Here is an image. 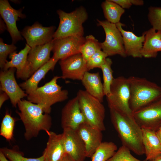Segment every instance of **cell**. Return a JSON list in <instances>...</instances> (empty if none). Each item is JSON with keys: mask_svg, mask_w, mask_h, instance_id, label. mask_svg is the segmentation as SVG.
<instances>
[{"mask_svg": "<svg viewBox=\"0 0 161 161\" xmlns=\"http://www.w3.org/2000/svg\"><path fill=\"white\" fill-rule=\"evenodd\" d=\"M112 123L117 132L122 145L139 156L145 154L142 128L133 116L109 109Z\"/></svg>", "mask_w": 161, "mask_h": 161, "instance_id": "obj_1", "label": "cell"}, {"mask_svg": "<svg viewBox=\"0 0 161 161\" xmlns=\"http://www.w3.org/2000/svg\"><path fill=\"white\" fill-rule=\"evenodd\" d=\"M19 111L16 112L22 121L25 128V139L29 140L36 137L41 131L47 134L52 124L51 117L44 112L42 107L27 100H21L17 104Z\"/></svg>", "mask_w": 161, "mask_h": 161, "instance_id": "obj_2", "label": "cell"}, {"mask_svg": "<svg viewBox=\"0 0 161 161\" xmlns=\"http://www.w3.org/2000/svg\"><path fill=\"white\" fill-rule=\"evenodd\" d=\"M128 78L130 93L129 106L133 113L161 98V87L155 83L133 76Z\"/></svg>", "mask_w": 161, "mask_h": 161, "instance_id": "obj_3", "label": "cell"}, {"mask_svg": "<svg viewBox=\"0 0 161 161\" xmlns=\"http://www.w3.org/2000/svg\"><path fill=\"white\" fill-rule=\"evenodd\" d=\"M60 78H62L61 76H55L49 81L28 95L27 100L40 105L44 113L49 114L52 105L64 101L68 97V91L62 89V87L57 83V80Z\"/></svg>", "mask_w": 161, "mask_h": 161, "instance_id": "obj_4", "label": "cell"}, {"mask_svg": "<svg viewBox=\"0 0 161 161\" xmlns=\"http://www.w3.org/2000/svg\"><path fill=\"white\" fill-rule=\"evenodd\" d=\"M57 13L60 22L54 34L53 40L72 36H83V24L88 18V13L84 7H80L69 13L59 10Z\"/></svg>", "mask_w": 161, "mask_h": 161, "instance_id": "obj_5", "label": "cell"}, {"mask_svg": "<svg viewBox=\"0 0 161 161\" xmlns=\"http://www.w3.org/2000/svg\"><path fill=\"white\" fill-rule=\"evenodd\" d=\"M76 96L86 123L102 131H105V110L102 103L86 90H79Z\"/></svg>", "mask_w": 161, "mask_h": 161, "instance_id": "obj_6", "label": "cell"}, {"mask_svg": "<svg viewBox=\"0 0 161 161\" xmlns=\"http://www.w3.org/2000/svg\"><path fill=\"white\" fill-rule=\"evenodd\" d=\"M130 95L128 78L123 76L114 78L111 86L110 94L106 97L109 108L133 116L129 106Z\"/></svg>", "mask_w": 161, "mask_h": 161, "instance_id": "obj_7", "label": "cell"}, {"mask_svg": "<svg viewBox=\"0 0 161 161\" xmlns=\"http://www.w3.org/2000/svg\"><path fill=\"white\" fill-rule=\"evenodd\" d=\"M97 25L103 27L106 38L101 43V49L108 56L119 55L123 57L127 56L124 49L122 34L115 24L106 20L97 19Z\"/></svg>", "mask_w": 161, "mask_h": 161, "instance_id": "obj_8", "label": "cell"}, {"mask_svg": "<svg viewBox=\"0 0 161 161\" xmlns=\"http://www.w3.org/2000/svg\"><path fill=\"white\" fill-rule=\"evenodd\" d=\"M133 117L142 129L156 131L161 126V98L134 112Z\"/></svg>", "mask_w": 161, "mask_h": 161, "instance_id": "obj_9", "label": "cell"}, {"mask_svg": "<svg viewBox=\"0 0 161 161\" xmlns=\"http://www.w3.org/2000/svg\"><path fill=\"white\" fill-rule=\"evenodd\" d=\"M59 64L61 76L64 79L81 80L85 73L88 72L86 62L80 53L60 60Z\"/></svg>", "mask_w": 161, "mask_h": 161, "instance_id": "obj_10", "label": "cell"}, {"mask_svg": "<svg viewBox=\"0 0 161 161\" xmlns=\"http://www.w3.org/2000/svg\"><path fill=\"white\" fill-rule=\"evenodd\" d=\"M85 41V37L75 36L53 40L52 57L58 61L80 53Z\"/></svg>", "mask_w": 161, "mask_h": 161, "instance_id": "obj_11", "label": "cell"}, {"mask_svg": "<svg viewBox=\"0 0 161 161\" xmlns=\"http://www.w3.org/2000/svg\"><path fill=\"white\" fill-rule=\"evenodd\" d=\"M16 69L10 68L0 72V90L7 95L15 107H16L20 100L28 95L17 83L14 75Z\"/></svg>", "mask_w": 161, "mask_h": 161, "instance_id": "obj_12", "label": "cell"}, {"mask_svg": "<svg viewBox=\"0 0 161 161\" xmlns=\"http://www.w3.org/2000/svg\"><path fill=\"white\" fill-rule=\"evenodd\" d=\"M55 27H43L38 22L25 27L21 32L31 48L45 44L53 39Z\"/></svg>", "mask_w": 161, "mask_h": 161, "instance_id": "obj_13", "label": "cell"}, {"mask_svg": "<svg viewBox=\"0 0 161 161\" xmlns=\"http://www.w3.org/2000/svg\"><path fill=\"white\" fill-rule=\"evenodd\" d=\"M86 123L80 109L77 96L69 100L63 108L61 123L63 130H76L81 124Z\"/></svg>", "mask_w": 161, "mask_h": 161, "instance_id": "obj_14", "label": "cell"}, {"mask_svg": "<svg viewBox=\"0 0 161 161\" xmlns=\"http://www.w3.org/2000/svg\"><path fill=\"white\" fill-rule=\"evenodd\" d=\"M21 9L16 10L13 8L7 0L0 1V14L6 24L13 44L23 39L16 25V22L19 18L25 17Z\"/></svg>", "mask_w": 161, "mask_h": 161, "instance_id": "obj_15", "label": "cell"}, {"mask_svg": "<svg viewBox=\"0 0 161 161\" xmlns=\"http://www.w3.org/2000/svg\"><path fill=\"white\" fill-rule=\"evenodd\" d=\"M31 49L26 44L24 48L18 53L15 51L11 53L9 55L10 61L6 62L2 70L5 71L10 68H15L16 69L17 78L27 80L32 75L30 68L27 61L28 55Z\"/></svg>", "mask_w": 161, "mask_h": 161, "instance_id": "obj_16", "label": "cell"}, {"mask_svg": "<svg viewBox=\"0 0 161 161\" xmlns=\"http://www.w3.org/2000/svg\"><path fill=\"white\" fill-rule=\"evenodd\" d=\"M62 134L66 153L75 161H84L86 157L85 146L76 131L64 129Z\"/></svg>", "mask_w": 161, "mask_h": 161, "instance_id": "obj_17", "label": "cell"}, {"mask_svg": "<svg viewBox=\"0 0 161 161\" xmlns=\"http://www.w3.org/2000/svg\"><path fill=\"white\" fill-rule=\"evenodd\" d=\"M76 131L84 143L86 157H91L102 142V131L86 123L80 125Z\"/></svg>", "mask_w": 161, "mask_h": 161, "instance_id": "obj_18", "label": "cell"}, {"mask_svg": "<svg viewBox=\"0 0 161 161\" xmlns=\"http://www.w3.org/2000/svg\"><path fill=\"white\" fill-rule=\"evenodd\" d=\"M48 141L43 153L45 161H62L66 154L62 133L49 131Z\"/></svg>", "mask_w": 161, "mask_h": 161, "instance_id": "obj_19", "label": "cell"}, {"mask_svg": "<svg viewBox=\"0 0 161 161\" xmlns=\"http://www.w3.org/2000/svg\"><path fill=\"white\" fill-rule=\"evenodd\" d=\"M116 25L122 34L126 56L134 58H142L141 51L145 41V32L142 36H138L132 32L124 30L122 27L124 25L120 22Z\"/></svg>", "mask_w": 161, "mask_h": 161, "instance_id": "obj_20", "label": "cell"}, {"mask_svg": "<svg viewBox=\"0 0 161 161\" xmlns=\"http://www.w3.org/2000/svg\"><path fill=\"white\" fill-rule=\"evenodd\" d=\"M53 47V40L43 45L31 48L27 61L30 66L32 75L51 58L50 52Z\"/></svg>", "mask_w": 161, "mask_h": 161, "instance_id": "obj_21", "label": "cell"}, {"mask_svg": "<svg viewBox=\"0 0 161 161\" xmlns=\"http://www.w3.org/2000/svg\"><path fill=\"white\" fill-rule=\"evenodd\" d=\"M58 60L52 57L45 64L36 70L30 77L19 85L27 95L35 91L40 81L50 70L53 71Z\"/></svg>", "mask_w": 161, "mask_h": 161, "instance_id": "obj_22", "label": "cell"}, {"mask_svg": "<svg viewBox=\"0 0 161 161\" xmlns=\"http://www.w3.org/2000/svg\"><path fill=\"white\" fill-rule=\"evenodd\" d=\"M145 41L141 51L142 57L155 58L161 51V31L151 28L145 32Z\"/></svg>", "mask_w": 161, "mask_h": 161, "instance_id": "obj_23", "label": "cell"}, {"mask_svg": "<svg viewBox=\"0 0 161 161\" xmlns=\"http://www.w3.org/2000/svg\"><path fill=\"white\" fill-rule=\"evenodd\" d=\"M86 91L90 95L102 103L105 96L103 83L99 72H86L81 80Z\"/></svg>", "mask_w": 161, "mask_h": 161, "instance_id": "obj_24", "label": "cell"}, {"mask_svg": "<svg viewBox=\"0 0 161 161\" xmlns=\"http://www.w3.org/2000/svg\"><path fill=\"white\" fill-rule=\"evenodd\" d=\"M142 129L145 161H149L161 154V143L155 131L146 129Z\"/></svg>", "mask_w": 161, "mask_h": 161, "instance_id": "obj_25", "label": "cell"}, {"mask_svg": "<svg viewBox=\"0 0 161 161\" xmlns=\"http://www.w3.org/2000/svg\"><path fill=\"white\" fill-rule=\"evenodd\" d=\"M104 17L110 23L116 24L120 21L125 10L112 0H106L101 4Z\"/></svg>", "mask_w": 161, "mask_h": 161, "instance_id": "obj_26", "label": "cell"}, {"mask_svg": "<svg viewBox=\"0 0 161 161\" xmlns=\"http://www.w3.org/2000/svg\"><path fill=\"white\" fill-rule=\"evenodd\" d=\"M117 146L112 142H102L92 156V161H107L115 154Z\"/></svg>", "mask_w": 161, "mask_h": 161, "instance_id": "obj_27", "label": "cell"}, {"mask_svg": "<svg viewBox=\"0 0 161 161\" xmlns=\"http://www.w3.org/2000/svg\"><path fill=\"white\" fill-rule=\"evenodd\" d=\"M101 49V43L90 35L85 37V41L81 48L80 53L86 62L94 54Z\"/></svg>", "mask_w": 161, "mask_h": 161, "instance_id": "obj_28", "label": "cell"}, {"mask_svg": "<svg viewBox=\"0 0 161 161\" xmlns=\"http://www.w3.org/2000/svg\"><path fill=\"white\" fill-rule=\"evenodd\" d=\"M112 62L109 58H106L104 64L101 66L103 75L104 93L106 96H108L110 93V87L113 81V71L111 68Z\"/></svg>", "mask_w": 161, "mask_h": 161, "instance_id": "obj_29", "label": "cell"}, {"mask_svg": "<svg viewBox=\"0 0 161 161\" xmlns=\"http://www.w3.org/2000/svg\"><path fill=\"white\" fill-rule=\"evenodd\" d=\"M16 121L15 119L7 111L1 123L0 135L8 141L11 140L13 138Z\"/></svg>", "mask_w": 161, "mask_h": 161, "instance_id": "obj_30", "label": "cell"}, {"mask_svg": "<svg viewBox=\"0 0 161 161\" xmlns=\"http://www.w3.org/2000/svg\"><path fill=\"white\" fill-rule=\"evenodd\" d=\"M0 151L9 161H45L43 155L36 158L25 157L23 153L18 150V148L16 147L12 148L3 147L0 148Z\"/></svg>", "mask_w": 161, "mask_h": 161, "instance_id": "obj_31", "label": "cell"}, {"mask_svg": "<svg viewBox=\"0 0 161 161\" xmlns=\"http://www.w3.org/2000/svg\"><path fill=\"white\" fill-rule=\"evenodd\" d=\"M130 151L122 145L107 161H145L140 160L134 157L130 153Z\"/></svg>", "mask_w": 161, "mask_h": 161, "instance_id": "obj_32", "label": "cell"}, {"mask_svg": "<svg viewBox=\"0 0 161 161\" xmlns=\"http://www.w3.org/2000/svg\"><path fill=\"white\" fill-rule=\"evenodd\" d=\"M148 10V18L152 28L161 31V7L151 6Z\"/></svg>", "mask_w": 161, "mask_h": 161, "instance_id": "obj_33", "label": "cell"}, {"mask_svg": "<svg viewBox=\"0 0 161 161\" xmlns=\"http://www.w3.org/2000/svg\"><path fill=\"white\" fill-rule=\"evenodd\" d=\"M107 56V55L101 50L96 52L86 61L88 71L95 68L100 69Z\"/></svg>", "mask_w": 161, "mask_h": 161, "instance_id": "obj_34", "label": "cell"}, {"mask_svg": "<svg viewBox=\"0 0 161 161\" xmlns=\"http://www.w3.org/2000/svg\"><path fill=\"white\" fill-rule=\"evenodd\" d=\"M16 47L13 44H5L2 38L0 39V67L2 70L6 62L8 55L15 51Z\"/></svg>", "mask_w": 161, "mask_h": 161, "instance_id": "obj_35", "label": "cell"}, {"mask_svg": "<svg viewBox=\"0 0 161 161\" xmlns=\"http://www.w3.org/2000/svg\"><path fill=\"white\" fill-rule=\"evenodd\" d=\"M122 8L129 9L132 5H142L144 4V1L141 0H112Z\"/></svg>", "mask_w": 161, "mask_h": 161, "instance_id": "obj_36", "label": "cell"}, {"mask_svg": "<svg viewBox=\"0 0 161 161\" xmlns=\"http://www.w3.org/2000/svg\"><path fill=\"white\" fill-rule=\"evenodd\" d=\"M9 98L5 92H2L0 94V108H1L4 103Z\"/></svg>", "mask_w": 161, "mask_h": 161, "instance_id": "obj_37", "label": "cell"}, {"mask_svg": "<svg viewBox=\"0 0 161 161\" xmlns=\"http://www.w3.org/2000/svg\"><path fill=\"white\" fill-rule=\"evenodd\" d=\"M62 161H75L69 154H66Z\"/></svg>", "mask_w": 161, "mask_h": 161, "instance_id": "obj_38", "label": "cell"}, {"mask_svg": "<svg viewBox=\"0 0 161 161\" xmlns=\"http://www.w3.org/2000/svg\"><path fill=\"white\" fill-rule=\"evenodd\" d=\"M0 161H9L2 152L0 151Z\"/></svg>", "mask_w": 161, "mask_h": 161, "instance_id": "obj_39", "label": "cell"}, {"mask_svg": "<svg viewBox=\"0 0 161 161\" xmlns=\"http://www.w3.org/2000/svg\"><path fill=\"white\" fill-rule=\"evenodd\" d=\"M156 132L161 143V129L157 131Z\"/></svg>", "mask_w": 161, "mask_h": 161, "instance_id": "obj_40", "label": "cell"}, {"mask_svg": "<svg viewBox=\"0 0 161 161\" xmlns=\"http://www.w3.org/2000/svg\"><path fill=\"white\" fill-rule=\"evenodd\" d=\"M148 161H161V154Z\"/></svg>", "mask_w": 161, "mask_h": 161, "instance_id": "obj_41", "label": "cell"}, {"mask_svg": "<svg viewBox=\"0 0 161 161\" xmlns=\"http://www.w3.org/2000/svg\"><path fill=\"white\" fill-rule=\"evenodd\" d=\"M161 129V126H160V128L159 129Z\"/></svg>", "mask_w": 161, "mask_h": 161, "instance_id": "obj_42", "label": "cell"}]
</instances>
